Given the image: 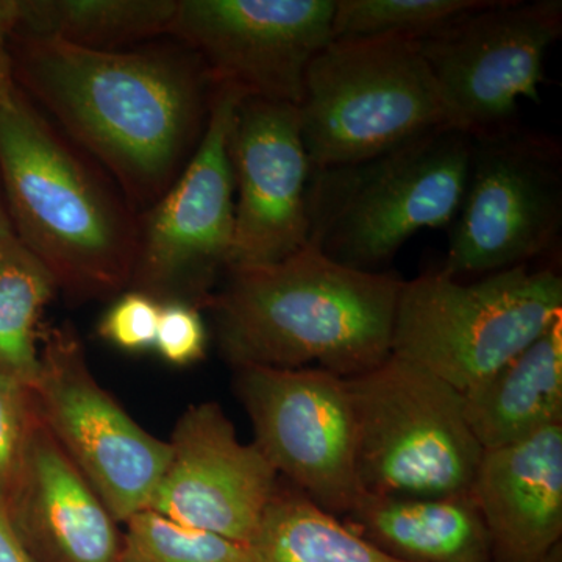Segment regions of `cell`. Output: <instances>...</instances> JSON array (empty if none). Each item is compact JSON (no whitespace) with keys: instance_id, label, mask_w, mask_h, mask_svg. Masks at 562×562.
<instances>
[{"instance_id":"cell-1","label":"cell","mask_w":562,"mask_h":562,"mask_svg":"<svg viewBox=\"0 0 562 562\" xmlns=\"http://www.w3.org/2000/svg\"><path fill=\"white\" fill-rule=\"evenodd\" d=\"M14 77L105 169L133 210L150 209L191 160L214 85L187 47L91 50L11 36Z\"/></svg>"},{"instance_id":"cell-2","label":"cell","mask_w":562,"mask_h":562,"mask_svg":"<svg viewBox=\"0 0 562 562\" xmlns=\"http://www.w3.org/2000/svg\"><path fill=\"white\" fill-rule=\"evenodd\" d=\"M209 306L235 368L303 369L350 379L392 353L403 281L330 260L312 244L273 265L231 268Z\"/></svg>"},{"instance_id":"cell-3","label":"cell","mask_w":562,"mask_h":562,"mask_svg":"<svg viewBox=\"0 0 562 562\" xmlns=\"http://www.w3.org/2000/svg\"><path fill=\"white\" fill-rule=\"evenodd\" d=\"M0 181L14 235L76 301L131 286L139 217L20 90L0 106Z\"/></svg>"},{"instance_id":"cell-4","label":"cell","mask_w":562,"mask_h":562,"mask_svg":"<svg viewBox=\"0 0 562 562\" xmlns=\"http://www.w3.org/2000/svg\"><path fill=\"white\" fill-rule=\"evenodd\" d=\"M472 154V135L439 127L371 160L312 171L308 243L339 265L379 271L422 228L453 224Z\"/></svg>"},{"instance_id":"cell-5","label":"cell","mask_w":562,"mask_h":562,"mask_svg":"<svg viewBox=\"0 0 562 562\" xmlns=\"http://www.w3.org/2000/svg\"><path fill=\"white\" fill-rule=\"evenodd\" d=\"M301 124L312 171L371 160L450 127L419 40H331L303 80Z\"/></svg>"},{"instance_id":"cell-6","label":"cell","mask_w":562,"mask_h":562,"mask_svg":"<svg viewBox=\"0 0 562 562\" xmlns=\"http://www.w3.org/2000/svg\"><path fill=\"white\" fill-rule=\"evenodd\" d=\"M562 319V279L517 266L462 283L441 271L403 281L392 353L464 394Z\"/></svg>"},{"instance_id":"cell-7","label":"cell","mask_w":562,"mask_h":562,"mask_svg":"<svg viewBox=\"0 0 562 562\" xmlns=\"http://www.w3.org/2000/svg\"><path fill=\"white\" fill-rule=\"evenodd\" d=\"M347 384L364 492L401 497L471 492L484 450L465 419L461 391L395 353Z\"/></svg>"},{"instance_id":"cell-8","label":"cell","mask_w":562,"mask_h":562,"mask_svg":"<svg viewBox=\"0 0 562 562\" xmlns=\"http://www.w3.org/2000/svg\"><path fill=\"white\" fill-rule=\"evenodd\" d=\"M241 92L214 87L198 149L171 188L139 217L131 286L155 301L209 306L232 266L235 180L231 133Z\"/></svg>"},{"instance_id":"cell-9","label":"cell","mask_w":562,"mask_h":562,"mask_svg":"<svg viewBox=\"0 0 562 562\" xmlns=\"http://www.w3.org/2000/svg\"><path fill=\"white\" fill-rule=\"evenodd\" d=\"M562 228L560 144L516 124L473 136L471 173L439 269L490 276L553 250Z\"/></svg>"},{"instance_id":"cell-10","label":"cell","mask_w":562,"mask_h":562,"mask_svg":"<svg viewBox=\"0 0 562 562\" xmlns=\"http://www.w3.org/2000/svg\"><path fill=\"white\" fill-rule=\"evenodd\" d=\"M31 387L36 413L116 522L149 508L171 460L169 442L132 419L94 379L72 325L43 336Z\"/></svg>"},{"instance_id":"cell-11","label":"cell","mask_w":562,"mask_h":562,"mask_svg":"<svg viewBox=\"0 0 562 562\" xmlns=\"http://www.w3.org/2000/svg\"><path fill=\"white\" fill-rule=\"evenodd\" d=\"M561 33L560 0H486L419 40L450 127L472 136L512 127L520 99L538 101Z\"/></svg>"},{"instance_id":"cell-12","label":"cell","mask_w":562,"mask_h":562,"mask_svg":"<svg viewBox=\"0 0 562 562\" xmlns=\"http://www.w3.org/2000/svg\"><path fill=\"white\" fill-rule=\"evenodd\" d=\"M255 446L277 473L325 512L346 517L362 490L357 420L344 376L316 368H236Z\"/></svg>"},{"instance_id":"cell-13","label":"cell","mask_w":562,"mask_h":562,"mask_svg":"<svg viewBox=\"0 0 562 562\" xmlns=\"http://www.w3.org/2000/svg\"><path fill=\"white\" fill-rule=\"evenodd\" d=\"M335 0H179L169 35L214 87L301 105L303 80L333 40Z\"/></svg>"},{"instance_id":"cell-14","label":"cell","mask_w":562,"mask_h":562,"mask_svg":"<svg viewBox=\"0 0 562 562\" xmlns=\"http://www.w3.org/2000/svg\"><path fill=\"white\" fill-rule=\"evenodd\" d=\"M235 243L231 268L273 265L308 244L312 165L297 105L246 98L231 133Z\"/></svg>"},{"instance_id":"cell-15","label":"cell","mask_w":562,"mask_h":562,"mask_svg":"<svg viewBox=\"0 0 562 562\" xmlns=\"http://www.w3.org/2000/svg\"><path fill=\"white\" fill-rule=\"evenodd\" d=\"M171 460L149 508L172 522L249 546L276 494L279 473L243 443L220 403L191 405L173 428Z\"/></svg>"},{"instance_id":"cell-16","label":"cell","mask_w":562,"mask_h":562,"mask_svg":"<svg viewBox=\"0 0 562 562\" xmlns=\"http://www.w3.org/2000/svg\"><path fill=\"white\" fill-rule=\"evenodd\" d=\"M5 506L38 562L120 560L122 536L116 520L38 413Z\"/></svg>"},{"instance_id":"cell-17","label":"cell","mask_w":562,"mask_h":562,"mask_svg":"<svg viewBox=\"0 0 562 562\" xmlns=\"http://www.w3.org/2000/svg\"><path fill=\"white\" fill-rule=\"evenodd\" d=\"M471 495L490 536L492 562H541L562 535V424L484 450Z\"/></svg>"},{"instance_id":"cell-18","label":"cell","mask_w":562,"mask_h":562,"mask_svg":"<svg viewBox=\"0 0 562 562\" xmlns=\"http://www.w3.org/2000/svg\"><path fill=\"white\" fill-rule=\"evenodd\" d=\"M344 522L406 562H492L482 514L468 494L401 497L364 492Z\"/></svg>"},{"instance_id":"cell-19","label":"cell","mask_w":562,"mask_h":562,"mask_svg":"<svg viewBox=\"0 0 562 562\" xmlns=\"http://www.w3.org/2000/svg\"><path fill=\"white\" fill-rule=\"evenodd\" d=\"M464 409L483 450L502 449L562 424V319L465 391Z\"/></svg>"},{"instance_id":"cell-20","label":"cell","mask_w":562,"mask_h":562,"mask_svg":"<svg viewBox=\"0 0 562 562\" xmlns=\"http://www.w3.org/2000/svg\"><path fill=\"white\" fill-rule=\"evenodd\" d=\"M179 0H13V35L125 50L169 35Z\"/></svg>"},{"instance_id":"cell-21","label":"cell","mask_w":562,"mask_h":562,"mask_svg":"<svg viewBox=\"0 0 562 562\" xmlns=\"http://www.w3.org/2000/svg\"><path fill=\"white\" fill-rule=\"evenodd\" d=\"M251 562H406L392 557L305 494L277 487L250 543Z\"/></svg>"},{"instance_id":"cell-22","label":"cell","mask_w":562,"mask_h":562,"mask_svg":"<svg viewBox=\"0 0 562 562\" xmlns=\"http://www.w3.org/2000/svg\"><path fill=\"white\" fill-rule=\"evenodd\" d=\"M55 291L54 277L14 233L0 244V373L27 387L40 375L38 324Z\"/></svg>"},{"instance_id":"cell-23","label":"cell","mask_w":562,"mask_h":562,"mask_svg":"<svg viewBox=\"0 0 562 562\" xmlns=\"http://www.w3.org/2000/svg\"><path fill=\"white\" fill-rule=\"evenodd\" d=\"M486 0H335L333 40L405 36L424 40Z\"/></svg>"},{"instance_id":"cell-24","label":"cell","mask_w":562,"mask_h":562,"mask_svg":"<svg viewBox=\"0 0 562 562\" xmlns=\"http://www.w3.org/2000/svg\"><path fill=\"white\" fill-rule=\"evenodd\" d=\"M125 524L121 558L128 562H251L249 546L183 527L151 509Z\"/></svg>"},{"instance_id":"cell-25","label":"cell","mask_w":562,"mask_h":562,"mask_svg":"<svg viewBox=\"0 0 562 562\" xmlns=\"http://www.w3.org/2000/svg\"><path fill=\"white\" fill-rule=\"evenodd\" d=\"M36 417L31 387L0 373V498L5 503Z\"/></svg>"},{"instance_id":"cell-26","label":"cell","mask_w":562,"mask_h":562,"mask_svg":"<svg viewBox=\"0 0 562 562\" xmlns=\"http://www.w3.org/2000/svg\"><path fill=\"white\" fill-rule=\"evenodd\" d=\"M161 303L140 291L125 292L103 314L99 336L117 349L139 353L154 349Z\"/></svg>"},{"instance_id":"cell-27","label":"cell","mask_w":562,"mask_h":562,"mask_svg":"<svg viewBox=\"0 0 562 562\" xmlns=\"http://www.w3.org/2000/svg\"><path fill=\"white\" fill-rule=\"evenodd\" d=\"M209 346L205 324L199 308L183 302L160 306L154 349L172 366H190L203 360Z\"/></svg>"},{"instance_id":"cell-28","label":"cell","mask_w":562,"mask_h":562,"mask_svg":"<svg viewBox=\"0 0 562 562\" xmlns=\"http://www.w3.org/2000/svg\"><path fill=\"white\" fill-rule=\"evenodd\" d=\"M13 0H0V106L13 101L20 92L14 77L13 52Z\"/></svg>"},{"instance_id":"cell-29","label":"cell","mask_w":562,"mask_h":562,"mask_svg":"<svg viewBox=\"0 0 562 562\" xmlns=\"http://www.w3.org/2000/svg\"><path fill=\"white\" fill-rule=\"evenodd\" d=\"M0 562H38L18 535L2 498H0Z\"/></svg>"},{"instance_id":"cell-30","label":"cell","mask_w":562,"mask_h":562,"mask_svg":"<svg viewBox=\"0 0 562 562\" xmlns=\"http://www.w3.org/2000/svg\"><path fill=\"white\" fill-rule=\"evenodd\" d=\"M13 227H11V222L9 217V213H7L5 205H3L2 198H0V244L5 241L10 235H13Z\"/></svg>"},{"instance_id":"cell-31","label":"cell","mask_w":562,"mask_h":562,"mask_svg":"<svg viewBox=\"0 0 562 562\" xmlns=\"http://www.w3.org/2000/svg\"><path fill=\"white\" fill-rule=\"evenodd\" d=\"M541 562H561V547H554L552 552L547 554Z\"/></svg>"},{"instance_id":"cell-32","label":"cell","mask_w":562,"mask_h":562,"mask_svg":"<svg viewBox=\"0 0 562 562\" xmlns=\"http://www.w3.org/2000/svg\"><path fill=\"white\" fill-rule=\"evenodd\" d=\"M117 562H128V561L122 560V558L120 557V560H117Z\"/></svg>"}]
</instances>
